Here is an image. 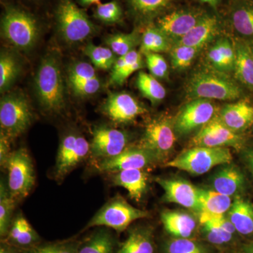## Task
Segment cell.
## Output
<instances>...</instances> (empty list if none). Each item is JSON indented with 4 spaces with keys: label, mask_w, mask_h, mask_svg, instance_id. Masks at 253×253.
<instances>
[{
    "label": "cell",
    "mask_w": 253,
    "mask_h": 253,
    "mask_svg": "<svg viewBox=\"0 0 253 253\" xmlns=\"http://www.w3.org/2000/svg\"><path fill=\"white\" fill-rule=\"evenodd\" d=\"M209 183L211 189L234 199L241 196L246 187L244 173L232 163L219 166L210 178Z\"/></svg>",
    "instance_id": "obj_18"
},
{
    "label": "cell",
    "mask_w": 253,
    "mask_h": 253,
    "mask_svg": "<svg viewBox=\"0 0 253 253\" xmlns=\"http://www.w3.org/2000/svg\"><path fill=\"white\" fill-rule=\"evenodd\" d=\"M7 239L14 246L31 247L39 241L40 237L27 219L19 213L11 223Z\"/></svg>",
    "instance_id": "obj_30"
},
{
    "label": "cell",
    "mask_w": 253,
    "mask_h": 253,
    "mask_svg": "<svg viewBox=\"0 0 253 253\" xmlns=\"http://www.w3.org/2000/svg\"><path fill=\"white\" fill-rule=\"evenodd\" d=\"M174 118L162 114L150 120L137 146L154 155L159 163L168 162L175 146Z\"/></svg>",
    "instance_id": "obj_5"
},
{
    "label": "cell",
    "mask_w": 253,
    "mask_h": 253,
    "mask_svg": "<svg viewBox=\"0 0 253 253\" xmlns=\"http://www.w3.org/2000/svg\"><path fill=\"white\" fill-rule=\"evenodd\" d=\"M232 154L229 148L194 146L169 160L165 163V167L176 168L191 175L199 176L217 166L232 163Z\"/></svg>",
    "instance_id": "obj_4"
},
{
    "label": "cell",
    "mask_w": 253,
    "mask_h": 253,
    "mask_svg": "<svg viewBox=\"0 0 253 253\" xmlns=\"http://www.w3.org/2000/svg\"><path fill=\"white\" fill-rule=\"evenodd\" d=\"M138 89L154 105L160 104L166 96L164 86L151 74L140 71L136 81Z\"/></svg>",
    "instance_id": "obj_33"
},
{
    "label": "cell",
    "mask_w": 253,
    "mask_h": 253,
    "mask_svg": "<svg viewBox=\"0 0 253 253\" xmlns=\"http://www.w3.org/2000/svg\"><path fill=\"white\" fill-rule=\"evenodd\" d=\"M101 0H79V4L83 6H89L92 4H101Z\"/></svg>",
    "instance_id": "obj_50"
},
{
    "label": "cell",
    "mask_w": 253,
    "mask_h": 253,
    "mask_svg": "<svg viewBox=\"0 0 253 253\" xmlns=\"http://www.w3.org/2000/svg\"><path fill=\"white\" fill-rule=\"evenodd\" d=\"M233 26L240 35L253 38V4H241L231 13Z\"/></svg>",
    "instance_id": "obj_37"
},
{
    "label": "cell",
    "mask_w": 253,
    "mask_h": 253,
    "mask_svg": "<svg viewBox=\"0 0 253 253\" xmlns=\"http://www.w3.org/2000/svg\"><path fill=\"white\" fill-rule=\"evenodd\" d=\"M207 245L194 239L168 240L163 246V253H211Z\"/></svg>",
    "instance_id": "obj_39"
},
{
    "label": "cell",
    "mask_w": 253,
    "mask_h": 253,
    "mask_svg": "<svg viewBox=\"0 0 253 253\" xmlns=\"http://www.w3.org/2000/svg\"><path fill=\"white\" fill-rule=\"evenodd\" d=\"M185 94L188 100L236 101L241 99L243 90L238 82L229 74L209 66L201 68L190 76L185 85Z\"/></svg>",
    "instance_id": "obj_1"
},
{
    "label": "cell",
    "mask_w": 253,
    "mask_h": 253,
    "mask_svg": "<svg viewBox=\"0 0 253 253\" xmlns=\"http://www.w3.org/2000/svg\"><path fill=\"white\" fill-rule=\"evenodd\" d=\"M149 215L147 211L133 207L123 198H115L95 214L88 223L86 229L94 226H106L118 232H122L133 221Z\"/></svg>",
    "instance_id": "obj_9"
},
{
    "label": "cell",
    "mask_w": 253,
    "mask_h": 253,
    "mask_svg": "<svg viewBox=\"0 0 253 253\" xmlns=\"http://www.w3.org/2000/svg\"><path fill=\"white\" fill-rule=\"evenodd\" d=\"M201 211L199 217H213L224 215L230 209L233 201L230 196L211 189H200Z\"/></svg>",
    "instance_id": "obj_26"
},
{
    "label": "cell",
    "mask_w": 253,
    "mask_h": 253,
    "mask_svg": "<svg viewBox=\"0 0 253 253\" xmlns=\"http://www.w3.org/2000/svg\"><path fill=\"white\" fill-rule=\"evenodd\" d=\"M115 239L110 231L100 229L78 248V253H114Z\"/></svg>",
    "instance_id": "obj_34"
},
{
    "label": "cell",
    "mask_w": 253,
    "mask_h": 253,
    "mask_svg": "<svg viewBox=\"0 0 253 253\" xmlns=\"http://www.w3.org/2000/svg\"><path fill=\"white\" fill-rule=\"evenodd\" d=\"M129 139L126 131L110 126H96L92 130L91 156L99 161L117 156L128 147Z\"/></svg>",
    "instance_id": "obj_12"
},
{
    "label": "cell",
    "mask_w": 253,
    "mask_h": 253,
    "mask_svg": "<svg viewBox=\"0 0 253 253\" xmlns=\"http://www.w3.org/2000/svg\"><path fill=\"white\" fill-rule=\"evenodd\" d=\"M203 49L181 44H173L169 51L172 67L176 71H183L190 67Z\"/></svg>",
    "instance_id": "obj_40"
},
{
    "label": "cell",
    "mask_w": 253,
    "mask_h": 253,
    "mask_svg": "<svg viewBox=\"0 0 253 253\" xmlns=\"http://www.w3.org/2000/svg\"><path fill=\"white\" fill-rule=\"evenodd\" d=\"M95 78H97V76L94 68L89 63H75L68 68V81L69 84Z\"/></svg>",
    "instance_id": "obj_43"
},
{
    "label": "cell",
    "mask_w": 253,
    "mask_h": 253,
    "mask_svg": "<svg viewBox=\"0 0 253 253\" xmlns=\"http://www.w3.org/2000/svg\"><path fill=\"white\" fill-rule=\"evenodd\" d=\"M146 65L151 74L158 79H166L169 74V67L166 60L158 53H146Z\"/></svg>",
    "instance_id": "obj_44"
},
{
    "label": "cell",
    "mask_w": 253,
    "mask_h": 253,
    "mask_svg": "<svg viewBox=\"0 0 253 253\" xmlns=\"http://www.w3.org/2000/svg\"><path fill=\"white\" fill-rule=\"evenodd\" d=\"M1 35L18 49L28 51L36 45L40 35L38 21L17 6L7 4L1 20Z\"/></svg>",
    "instance_id": "obj_3"
},
{
    "label": "cell",
    "mask_w": 253,
    "mask_h": 253,
    "mask_svg": "<svg viewBox=\"0 0 253 253\" xmlns=\"http://www.w3.org/2000/svg\"><path fill=\"white\" fill-rule=\"evenodd\" d=\"M149 177L145 169H126L115 172L112 181L115 185L126 190L131 199L139 201L147 190Z\"/></svg>",
    "instance_id": "obj_24"
},
{
    "label": "cell",
    "mask_w": 253,
    "mask_h": 253,
    "mask_svg": "<svg viewBox=\"0 0 253 253\" xmlns=\"http://www.w3.org/2000/svg\"><path fill=\"white\" fill-rule=\"evenodd\" d=\"M219 32V23L217 18L205 14L199 23L179 41L173 44H181L204 49L205 46L212 42Z\"/></svg>",
    "instance_id": "obj_21"
},
{
    "label": "cell",
    "mask_w": 253,
    "mask_h": 253,
    "mask_svg": "<svg viewBox=\"0 0 253 253\" xmlns=\"http://www.w3.org/2000/svg\"><path fill=\"white\" fill-rule=\"evenodd\" d=\"M236 59L234 74L235 80L253 91V53L250 42L237 40L234 42Z\"/></svg>",
    "instance_id": "obj_23"
},
{
    "label": "cell",
    "mask_w": 253,
    "mask_h": 253,
    "mask_svg": "<svg viewBox=\"0 0 253 253\" xmlns=\"http://www.w3.org/2000/svg\"><path fill=\"white\" fill-rule=\"evenodd\" d=\"M191 147L233 148L241 151L246 144L242 134L231 130L221 121L217 113L191 139Z\"/></svg>",
    "instance_id": "obj_10"
},
{
    "label": "cell",
    "mask_w": 253,
    "mask_h": 253,
    "mask_svg": "<svg viewBox=\"0 0 253 253\" xmlns=\"http://www.w3.org/2000/svg\"><path fill=\"white\" fill-rule=\"evenodd\" d=\"M204 15L196 10H176L158 18L156 26L174 44L185 36Z\"/></svg>",
    "instance_id": "obj_17"
},
{
    "label": "cell",
    "mask_w": 253,
    "mask_h": 253,
    "mask_svg": "<svg viewBox=\"0 0 253 253\" xmlns=\"http://www.w3.org/2000/svg\"><path fill=\"white\" fill-rule=\"evenodd\" d=\"M0 253H24V251L16 249L14 245L3 243L0 246Z\"/></svg>",
    "instance_id": "obj_49"
},
{
    "label": "cell",
    "mask_w": 253,
    "mask_h": 253,
    "mask_svg": "<svg viewBox=\"0 0 253 253\" xmlns=\"http://www.w3.org/2000/svg\"><path fill=\"white\" fill-rule=\"evenodd\" d=\"M90 154V144L84 136L71 133L60 143L56 157L55 176L62 179Z\"/></svg>",
    "instance_id": "obj_13"
},
{
    "label": "cell",
    "mask_w": 253,
    "mask_h": 253,
    "mask_svg": "<svg viewBox=\"0 0 253 253\" xmlns=\"http://www.w3.org/2000/svg\"><path fill=\"white\" fill-rule=\"evenodd\" d=\"M79 246L75 242L33 246L24 251V253H78Z\"/></svg>",
    "instance_id": "obj_45"
},
{
    "label": "cell",
    "mask_w": 253,
    "mask_h": 253,
    "mask_svg": "<svg viewBox=\"0 0 253 253\" xmlns=\"http://www.w3.org/2000/svg\"><path fill=\"white\" fill-rule=\"evenodd\" d=\"M156 181L164 191L163 201L179 205L199 215L201 211L199 188L185 179L158 177Z\"/></svg>",
    "instance_id": "obj_15"
},
{
    "label": "cell",
    "mask_w": 253,
    "mask_h": 253,
    "mask_svg": "<svg viewBox=\"0 0 253 253\" xmlns=\"http://www.w3.org/2000/svg\"><path fill=\"white\" fill-rule=\"evenodd\" d=\"M21 71L19 60L12 52L1 51L0 55V91L6 92L14 85Z\"/></svg>",
    "instance_id": "obj_31"
},
{
    "label": "cell",
    "mask_w": 253,
    "mask_h": 253,
    "mask_svg": "<svg viewBox=\"0 0 253 253\" xmlns=\"http://www.w3.org/2000/svg\"><path fill=\"white\" fill-rule=\"evenodd\" d=\"M200 231L210 244L223 246L230 244L235 236L224 231L216 221L211 219H199Z\"/></svg>",
    "instance_id": "obj_38"
},
{
    "label": "cell",
    "mask_w": 253,
    "mask_h": 253,
    "mask_svg": "<svg viewBox=\"0 0 253 253\" xmlns=\"http://www.w3.org/2000/svg\"><path fill=\"white\" fill-rule=\"evenodd\" d=\"M140 50L146 53L169 52L173 46L172 42L156 26H150L141 37Z\"/></svg>",
    "instance_id": "obj_32"
},
{
    "label": "cell",
    "mask_w": 253,
    "mask_h": 253,
    "mask_svg": "<svg viewBox=\"0 0 253 253\" xmlns=\"http://www.w3.org/2000/svg\"><path fill=\"white\" fill-rule=\"evenodd\" d=\"M250 44H251V49H252L253 53V41L250 42Z\"/></svg>",
    "instance_id": "obj_53"
},
{
    "label": "cell",
    "mask_w": 253,
    "mask_h": 253,
    "mask_svg": "<svg viewBox=\"0 0 253 253\" xmlns=\"http://www.w3.org/2000/svg\"><path fill=\"white\" fill-rule=\"evenodd\" d=\"M235 59L234 42L228 38H220L208 49L207 60L209 66L219 72L226 74L234 72Z\"/></svg>",
    "instance_id": "obj_22"
},
{
    "label": "cell",
    "mask_w": 253,
    "mask_h": 253,
    "mask_svg": "<svg viewBox=\"0 0 253 253\" xmlns=\"http://www.w3.org/2000/svg\"><path fill=\"white\" fill-rule=\"evenodd\" d=\"M242 253H253V240L249 244L244 245L242 249Z\"/></svg>",
    "instance_id": "obj_52"
},
{
    "label": "cell",
    "mask_w": 253,
    "mask_h": 253,
    "mask_svg": "<svg viewBox=\"0 0 253 253\" xmlns=\"http://www.w3.org/2000/svg\"><path fill=\"white\" fill-rule=\"evenodd\" d=\"M16 199L10 194L7 184L1 179L0 183V235L1 238L7 236L12 223L13 212Z\"/></svg>",
    "instance_id": "obj_35"
},
{
    "label": "cell",
    "mask_w": 253,
    "mask_h": 253,
    "mask_svg": "<svg viewBox=\"0 0 253 253\" xmlns=\"http://www.w3.org/2000/svg\"><path fill=\"white\" fill-rule=\"evenodd\" d=\"M141 43V38L136 32L130 33H117L106 38V44L118 57L125 56L135 50Z\"/></svg>",
    "instance_id": "obj_36"
},
{
    "label": "cell",
    "mask_w": 253,
    "mask_h": 253,
    "mask_svg": "<svg viewBox=\"0 0 253 253\" xmlns=\"http://www.w3.org/2000/svg\"><path fill=\"white\" fill-rule=\"evenodd\" d=\"M199 1H201V2L205 3V4L210 5V6L215 9V8L217 7L220 0H199Z\"/></svg>",
    "instance_id": "obj_51"
},
{
    "label": "cell",
    "mask_w": 253,
    "mask_h": 253,
    "mask_svg": "<svg viewBox=\"0 0 253 253\" xmlns=\"http://www.w3.org/2000/svg\"><path fill=\"white\" fill-rule=\"evenodd\" d=\"M73 94L81 97H86L96 94L101 87V83L97 78L79 82L69 84Z\"/></svg>",
    "instance_id": "obj_46"
},
{
    "label": "cell",
    "mask_w": 253,
    "mask_h": 253,
    "mask_svg": "<svg viewBox=\"0 0 253 253\" xmlns=\"http://www.w3.org/2000/svg\"><path fill=\"white\" fill-rule=\"evenodd\" d=\"M157 163L154 154L136 146L126 148L117 156L98 161L96 168L102 172L115 173L126 169H145Z\"/></svg>",
    "instance_id": "obj_14"
},
{
    "label": "cell",
    "mask_w": 253,
    "mask_h": 253,
    "mask_svg": "<svg viewBox=\"0 0 253 253\" xmlns=\"http://www.w3.org/2000/svg\"><path fill=\"white\" fill-rule=\"evenodd\" d=\"M11 140L3 133L0 135V163L1 167H4L11 151L10 150Z\"/></svg>",
    "instance_id": "obj_47"
},
{
    "label": "cell",
    "mask_w": 253,
    "mask_h": 253,
    "mask_svg": "<svg viewBox=\"0 0 253 253\" xmlns=\"http://www.w3.org/2000/svg\"><path fill=\"white\" fill-rule=\"evenodd\" d=\"M7 171V187L16 200L27 197L36 183V173L31 156L25 148L11 151L4 167Z\"/></svg>",
    "instance_id": "obj_8"
},
{
    "label": "cell",
    "mask_w": 253,
    "mask_h": 253,
    "mask_svg": "<svg viewBox=\"0 0 253 253\" xmlns=\"http://www.w3.org/2000/svg\"><path fill=\"white\" fill-rule=\"evenodd\" d=\"M35 89L41 107L58 113L65 107L64 84L59 57L49 53L42 59L35 78Z\"/></svg>",
    "instance_id": "obj_2"
},
{
    "label": "cell",
    "mask_w": 253,
    "mask_h": 253,
    "mask_svg": "<svg viewBox=\"0 0 253 253\" xmlns=\"http://www.w3.org/2000/svg\"><path fill=\"white\" fill-rule=\"evenodd\" d=\"M33 111L27 98L20 92L3 96L0 101L1 133L10 140L23 134L33 121Z\"/></svg>",
    "instance_id": "obj_6"
},
{
    "label": "cell",
    "mask_w": 253,
    "mask_h": 253,
    "mask_svg": "<svg viewBox=\"0 0 253 253\" xmlns=\"http://www.w3.org/2000/svg\"><path fill=\"white\" fill-rule=\"evenodd\" d=\"M101 110L110 120L120 124L133 122L147 111L135 98L126 92L109 94Z\"/></svg>",
    "instance_id": "obj_16"
},
{
    "label": "cell",
    "mask_w": 253,
    "mask_h": 253,
    "mask_svg": "<svg viewBox=\"0 0 253 253\" xmlns=\"http://www.w3.org/2000/svg\"><path fill=\"white\" fill-rule=\"evenodd\" d=\"M154 236L150 227L141 226L129 231L117 253H154Z\"/></svg>",
    "instance_id": "obj_28"
},
{
    "label": "cell",
    "mask_w": 253,
    "mask_h": 253,
    "mask_svg": "<svg viewBox=\"0 0 253 253\" xmlns=\"http://www.w3.org/2000/svg\"><path fill=\"white\" fill-rule=\"evenodd\" d=\"M238 234L245 237H253V204L242 196L234 198L226 214Z\"/></svg>",
    "instance_id": "obj_25"
},
{
    "label": "cell",
    "mask_w": 253,
    "mask_h": 253,
    "mask_svg": "<svg viewBox=\"0 0 253 253\" xmlns=\"http://www.w3.org/2000/svg\"><path fill=\"white\" fill-rule=\"evenodd\" d=\"M161 219L165 229L173 238L194 239L199 230V220L186 211H164Z\"/></svg>",
    "instance_id": "obj_19"
},
{
    "label": "cell",
    "mask_w": 253,
    "mask_h": 253,
    "mask_svg": "<svg viewBox=\"0 0 253 253\" xmlns=\"http://www.w3.org/2000/svg\"><path fill=\"white\" fill-rule=\"evenodd\" d=\"M244 158L246 166L253 176V146L244 151Z\"/></svg>",
    "instance_id": "obj_48"
},
{
    "label": "cell",
    "mask_w": 253,
    "mask_h": 253,
    "mask_svg": "<svg viewBox=\"0 0 253 253\" xmlns=\"http://www.w3.org/2000/svg\"><path fill=\"white\" fill-rule=\"evenodd\" d=\"M211 101L205 99L189 100L174 118L176 135H187L210 122L217 113Z\"/></svg>",
    "instance_id": "obj_11"
},
{
    "label": "cell",
    "mask_w": 253,
    "mask_h": 253,
    "mask_svg": "<svg viewBox=\"0 0 253 253\" xmlns=\"http://www.w3.org/2000/svg\"><path fill=\"white\" fill-rule=\"evenodd\" d=\"M56 20L60 35L68 43L81 42L96 33L94 23L73 0H60Z\"/></svg>",
    "instance_id": "obj_7"
},
{
    "label": "cell",
    "mask_w": 253,
    "mask_h": 253,
    "mask_svg": "<svg viewBox=\"0 0 253 253\" xmlns=\"http://www.w3.org/2000/svg\"><path fill=\"white\" fill-rule=\"evenodd\" d=\"M218 116L231 130L242 134L253 125V106L246 100L224 105Z\"/></svg>",
    "instance_id": "obj_20"
},
{
    "label": "cell",
    "mask_w": 253,
    "mask_h": 253,
    "mask_svg": "<svg viewBox=\"0 0 253 253\" xmlns=\"http://www.w3.org/2000/svg\"><path fill=\"white\" fill-rule=\"evenodd\" d=\"M94 17L105 24H116L121 22L123 12L122 7L117 0L96 5Z\"/></svg>",
    "instance_id": "obj_42"
},
{
    "label": "cell",
    "mask_w": 253,
    "mask_h": 253,
    "mask_svg": "<svg viewBox=\"0 0 253 253\" xmlns=\"http://www.w3.org/2000/svg\"><path fill=\"white\" fill-rule=\"evenodd\" d=\"M143 67L144 62L141 55L136 50L125 56L118 57L112 68L109 84L115 86L123 85L132 73Z\"/></svg>",
    "instance_id": "obj_27"
},
{
    "label": "cell",
    "mask_w": 253,
    "mask_h": 253,
    "mask_svg": "<svg viewBox=\"0 0 253 253\" xmlns=\"http://www.w3.org/2000/svg\"><path fill=\"white\" fill-rule=\"evenodd\" d=\"M131 14L139 21H150L170 7L172 0H126Z\"/></svg>",
    "instance_id": "obj_29"
},
{
    "label": "cell",
    "mask_w": 253,
    "mask_h": 253,
    "mask_svg": "<svg viewBox=\"0 0 253 253\" xmlns=\"http://www.w3.org/2000/svg\"><path fill=\"white\" fill-rule=\"evenodd\" d=\"M84 52L95 67L101 70L112 69L118 59L110 48L94 45L91 43L84 48Z\"/></svg>",
    "instance_id": "obj_41"
}]
</instances>
